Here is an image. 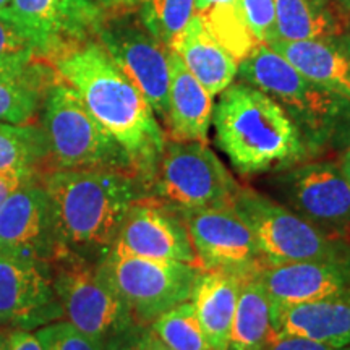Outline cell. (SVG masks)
Segmentation results:
<instances>
[{"label": "cell", "mask_w": 350, "mask_h": 350, "mask_svg": "<svg viewBox=\"0 0 350 350\" xmlns=\"http://www.w3.org/2000/svg\"><path fill=\"white\" fill-rule=\"evenodd\" d=\"M51 64L60 80L77 91L91 116L126 151L138 177L148 185L167 135L146 98L96 38L68 47Z\"/></svg>", "instance_id": "cell-1"}, {"label": "cell", "mask_w": 350, "mask_h": 350, "mask_svg": "<svg viewBox=\"0 0 350 350\" xmlns=\"http://www.w3.org/2000/svg\"><path fill=\"white\" fill-rule=\"evenodd\" d=\"M41 182L64 252L94 261L116 243L131 204L146 196L142 178L120 170L52 169Z\"/></svg>", "instance_id": "cell-2"}, {"label": "cell", "mask_w": 350, "mask_h": 350, "mask_svg": "<svg viewBox=\"0 0 350 350\" xmlns=\"http://www.w3.org/2000/svg\"><path fill=\"white\" fill-rule=\"evenodd\" d=\"M213 125L219 150L242 175L281 170L310 156L287 112L269 94L240 80L219 94Z\"/></svg>", "instance_id": "cell-3"}, {"label": "cell", "mask_w": 350, "mask_h": 350, "mask_svg": "<svg viewBox=\"0 0 350 350\" xmlns=\"http://www.w3.org/2000/svg\"><path fill=\"white\" fill-rule=\"evenodd\" d=\"M237 77L269 94L287 112L308 154L325 150L350 117V100L310 81L266 44L239 64Z\"/></svg>", "instance_id": "cell-4"}, {"label": "cell", "mask_w": 350, "mask_h": 350, "mask_svg": "<svg viewBox=\"0 0 350 350\" xmlns=\"http://www.w3.org/2000/svg\"><path fill=\"white\" fill-rule=\"evenodd\" d=\"M41 111L52 169L120 170L138 175L126 151L59 75L47 88Z\"/></svg>", "instance_id": "cell-5"}, {"label": "cell", "mask_w": 350, "mask_h": 350, "mask_svg": "<svg viewBox=\"0 0 350 350\" xmlns=\"http://www.w3.org/2000/svg\"><path fill=\"white\" fill-rule=\"evenodd\" d=\"M230 206L250 227L266 266L350 258V252L339 239L325 234L255 188L240 187Z\"/></svg>", "instance_id": "cell-6"}, {"label": "cell", "mask_w": 350, "mask_h": 350, "mask_svg": "<svg viewBox=\"0 0 350 350\" xmlns=\"http://www.w3.org/2000/svg\"><path fill=\"white\" fill-rule=\"evenodd\" d=\"M239 188V182L208 143L167 138L146 185V196L188 213L229 204Z\"/></svg>", "instance_id": "cell-7"}, {"label": "cell", "mask_w": 350, "mask_h": 350, "mask_svg": "<svg viewBox=\"0 0 350 350\" xmlns=\"http://www.w3.org/2000/svg\"><path fill=\"white\" fill-rule=\"evenodd\" d=\"M99 266L129 306L135 323L143 326L190 300L201 273L198 265L135 256L113 245L100 258Z\"/></svg>", "instance_id": "cell-8"}, {"label": "cell", "mask_w": 350, "mask_h": 350, "mask_svg": "<svg viewBox=\"0 0 350 350\" xmlns=\"http://www.w3.org/2000/svg\"><path fill=\"white\" fill-rule=\"evenodd\" d=\"M51 275L67 321L103 345L135 323L99 261L65 252L51 262Z\"/></svg>", "instance_id": "cell-9"}, {"label": "cell", "mask_w": 350, "mask_h": 350, "mask_svg": "<svg viewBox=\"0 0 350 350\" xmlns=\"http://www.w3.org/2000/svg\"><path fill=\"white\" fill-rule=\"evenodd\" d=\"M94 38L146 98L164 129L169 116L170 49L151 36L137 13L130 10L104 15Z\"/></svg>", "instance_id": "cell-10"}, {"label": "cell", "mask_w": 350, "mask_h": 350, "mask_svg": "<svg viewBox=\"0 0 350 350\" xmlns=\"http://www.w3.org/2000/svg\"><path fill=\"white\" fill-rule=\"evenodd\" d=\"M268 180L279 203L331 237L350 229V185L338 163L301 161Z\"/></svg>", "instance_id": "cell-11"}, {"label": "cell", "mask_w": 350, "mask_h": 350, "mask_svg": "<svg viewBox=\"0 0 350 350\" xmlns=\"http://www.w3.org/2000/svg\"><path fill=\"white\" fill-rule=\"evenodd\" d=\"M62 253L41 177L26 178L0 208V255L51 266Z\"/></svg>", "instance_id": "cell-12"}, {"label": "cell", "mask_w": 350, "mask_h": 350, "mask_svg": "<svg viewBox=\"0 0 350 350\" xmlns=\"http://www.w3.org/2000/svg\"><path fill=\"white\" fill-rule=\"evenodd\" d=\"M182 214L201 269L255 275L266 266L250 227L230 203Z\"/></svg>", "instance_id": "cell-13"}, {"label": "cell", "mask_w": 350, "mask_h": 350, "mask_svg": "<svg viewBox=\"0 0 350 350\" xmlns=\"http://www.w3.org/2000/svg\"><path fill=\"white\" fill-rule=\"evenodd\" d=\"M2 12L29 34L49 64L68 47L94 38L104 16L94 0H10Z\"/></svg>", "instance_id": "cell-14"}, {"label": "cell", "mask_w": 350, "mask_h": 350, "mask_svg": "<svg viewBox=\"0 0 350 350\" xmlns=\"http://www.w3.org/2000/svg\"><path fill=\"white\" fill-rule=\"evenodd\" d=\"M113 247L150 260L198 265L183 214L150 196L131 204Z\"/></svg>", "instance_id": "cell-15"}, {"label": "cell", "mask_w": 350, "mask_h": 350, "mask_svg": "<svg viewBox=\"0 0 350 350\" xmlns=\"http://www.w3.org/2000/svg\"><path fill=\"white\" fill-rule=\"evenodd\" d=\"M62 314L49 265L0 255V325L31 329Z\"/></svg>", "instance_id": "cell-16"}, {"label": "cell", "mask_w": 350, "mask_h": 350, "mask_svg": "<svg viewBox=\"0 0 350 350\" xmlns=\"http://www.w3.org/2000/svg\"><path fill=\"white\" fill-rule=\"evenodd\" d=\"M255 278L278 308L310 304L350 294V258L265 266Z\"/></svg>", "instance_id": "cell-17"}, {"label": "cell", "mask_w": 350, "mask_h": 350, "mask_svg": "<svg viewBox=\"0 0 350 350\" xmlns=\"http://www.w3.org/2000/svg\"><path fill=\"white\" fill-rule=\"evenodd\" d=\"M310 81L350 100V44L342 36L269 44Z\"/></svg>", "instance_id": "cell-18"}, {"label": "cell", "mask_w": 350, "mask_h": 350, "mask_svg": "<svg viewBox=\"0 0 350 350\" xmlns=\"http://www.w3.org/2000/svg\"><path fill=\"white\" fill-rule=\"evenodd\" d=\"M169 116L164 126L169 139L208 143L214 98L191 75L182 59L169 51Z\"/></svg>", "instance_id": "cell-19"}, {"label": "cell", "mask_w": 350, "mask_h": 350, "mask_svg": "<svg viewBox=\"0 0 350 350\" xmlns=\"http://www.w3.org/2000/svg\"><path fill=\"white\" fill-rule=\"evenodd\" d=\"M279 336H301L334 347L350 345V294L310 304L275 306Z\"/></svg>", "instance_id": "cell-20"}, {"label": "cell", "mask_w": 350, "mask_h": 350, "mask_svg": "<svg viewBox=\"0 0 350 350\" xmlns=\"http://www.w3.org/2000/svg\"><path fill=\"white\" fill-rule=\"evenodd\" d=\"M170 51L180 57L191 75L213 98L227 90L237 78L239 64L216 42L198 13L191 16L175 38Z\"/></svg>", "instance_id": "cell-21"}, {"label": "cell", "mask_w": 350, "mask_h": 350, "mask_svg": "<svg viewBox=\"0 0 350 350\" xmlns=\"http://www.w3.org/2000/svg\"><path fill=\"white\" fill-rule=\"evenodd\" d=\"M243 278L248 275L221 269H201L196 279L190 301L195 306L211 350H227Z\"/></svg>", "instance_id": "cell-22"}, {"label": "cell", "mask_w": 350, "mask_h": 350, "mask_svg": "<svg viewBox=\"0 0 350 350\" xmlns=\"http://www.w3.org/2000/svg\"><path fill=\"white\" fill-rule=\"evenodd\" d=\"M278 338L273 300L255 275L243 278L227 350H266Z\"/></svg>", "instance_id": "cell-23"}, {"label": "cell", "mask_w": 350, "mask_h": 350, "mask_svg": "<svg viewBox=\"0 0 350 350\" xmlns=\"http://www.w3.org/2000/svg\"><path fill=\"white\" fill-rule=\"evenodd\" d=\"M55 78L57 73L49 62H36L23 68L0 65V122L31 124Z\"/></svg>", "instance_id": "cell-24"}, {"label": "cell", "mask_w": 350, "mask_h": 350, "mask_svg": "<svg viewBox=\"0 0 350 350\" xmlns=\"http://www.w3.org/2000/svg\"><path fill=\"white\" fill-rule=\"evenodd\" d=\"M274 7L278 39L282 41L336 38L347 31L340 8L331 0H274Z\"/></svg>", "instance_id": "cell-25"}, {"label": "cell", "mask_w": 350, "mask_h": 350, "mask_svg": "<svg viewBox=\"0 0 350 350\" xmlns=\"http://www.w3.org/2000/svg\"><path fill=\"white\" fill-rule=\"evenodd\" d=\"M51 169L49 142L42 126L0 122V174L42 177Z\"/></svg>", "instance_id": "cell-26"}, {"label": "cell", "mask_w": 350, "mask_h": 350, "mask_svg": "<svg viewBox=\"0 0 350 350\" xmlns=\"http://www.w3.org/2000/svg\"><path fill=\"white\" fill-rule=\"evenodd\" d=\"M198 15L219 46L237 64L261 44L247 23L242 2L221 3Z\"/></svg>", "instance_id": "cell-27"}, {"label": "cell", "mask_w": 350, "mask_h": 350, "mask_svg": "<svg viewBox=\"0 0 350 350\" xmlns=\"http://www.w3.org/2000/svg\"><path fill=\"white\" fill-rule=\"evenodd\" d=\"M150 329L169 350H211L190 300L161 314L151 323Z\"/></svg>", "instance_id": "cell-28"}, {"label": "cell", "mask_w": 350, "mask_h": 350, "mask_svg": "<svg viewBox=\"0 0 350 350\" xmlns=\"http://www.w3.org/2000/svg\"><path fill=\"white\" fill-rule=\"evenodd\" d=\"M135 10L148 33L170 49L195 15V0H142Z\"/></svg>", "instance_id": "cell-29"}, {"label": "cell", "mask_w": 350, "mask_h": 350, "mask_svg": "<svg viewBox=\"0 0 350 350\" xmlns=\"http://www.w3.org/2000/svg\"><path fill=\"white\" fill-rule=\"evenodd\" d=\"M36 62L47 60L42 59L29 34L15 20L0 12V65L23 68Z\"/></svg>", "instance_id": "cell-30"}, {"label": "cell", "mask_w": 350, "mask_h": 350, "mask_svg": "<svg viewBox=\"0 0 350 350\" xmlns=\"http://www.w3.org/2000/svg\"><path fill=\"white\" fill-rule=\"evenodd\" d=\"M44 350H104V345L81 332L68 321L41 326L36 332Z\"/></svg>", "instance_id": "cell-31"}, {"label": "cell", "mask_w": 350, "mask_h": 350, "mask_svg": "<svg viewBox=\"0 0 350 350\" xmlns=\"http://www.w3.org/2000/svg\"><path fill=\"white\" fill-rule=\"evenodd\" d=\"M245 18L261 44H273L278 41V26H275L274 0H240Z\"/></svg>", "instance_id": "cell-32"}, {"label": "cell", "mask_w": 350, "mask_h": 350, "mask_svg": "<svg viewBox=\"0 0 350 350\" xmlns=\"http://www.w3.org/2000/svg\"><path fill=\"white\" fill-rule=\"evenodd\" d=\"M154 336L150 326L131 323L104 342V350H152Z\"/></svg>", "instance_id": "cell-33"}, {"label": "cell", "mask_w": 350, "mask_h": 350, "mask_svg": "<svg viewBox=\"0 0 350 350\" xmlns=\"http://www.w3.org/2000/svg\"><path fill=\"white\" fill-rule=\"evenodd\" d=\"M266 350H350L349 347H334V345L318 342V340L301 338V336H279Z\"/></svg>", "instance_id": "cell-34"}, {"label": "cell", "mask_w": 350, "mask_h": 350, "mask_svg": "<svg viewBox=\"0 0 350 350\" xmlns=\"http://www.w3.org/2000/svg\"><path fill=\"white\" fill-rule=\"evenodd\" d=\"M7 350H44L38 336L28 329H16L5 334Z\"/></svg>", "instance_id": "cell-35"}, {"label": "cell", "mask_w": 350, "mask_h": 350, "mask_svg": "<svg viewBox=\"0 0 350 350\" xmlns=\"http://www.w3.org/2000/svg\"><path fill=\"white\" fill-rule=\"evenodd\" d=\"M36 177V175H18V174H0V208L5 203L8 196L23 183L26 178Z\"/></svg>", "instance_id": "cell-36"}, {"label": "cell", "mask_w": 350, "mask_h": 350, "mask_svg": "<svg viewBox=\"0 0 350 350\" xmlns=\"http://www.w3.org/2000/svg\"><path fill=\"white\" fill-rule=\"evenodd\" d=\"M96 3L100 7L103 12H125V10H133L138 7V3L142 0H94Z\"/></svg>", "instance_id": "cell-37"}, {"label": "cell", "mask_w": 350, "mask_h": 350, "mask_svg": "<svg viewBox=\"0 0 350 350\" xmlns=\"http://www.w3.org/2000/svg\"><path fill=\"white\" fill-rule=\"evenodd\" d=\"M232 2H240V0H195V13H204L214 5L232 3Z\"/></svg>", "instance_id": "cell-38"}, {"label": "cell", "mask_w": 350, "mask_h": 350, "mask_svg": "<svg viewBox=\"0 0 350 350\" xmlns=\"http://www.w3.org/2000/svg\"><path fill=\"white\" fill-rule=\"evenodd\" d=\"M339 167H340V170H342L345 180H347L350 185V150L344 152L342 159H340V163H339Z\"/></svg>", "instance_id": "cell-39"}, {"label": "cell", "mask_w": 350, "mask_h": 350, "mask_svg": "<svg viewBox=\"0 0 350 350\" xmlns=\"http://www.w3.org/2000/svg\"><path fill=\"white\" fill-rule=\"evenodd\" d=\"M332 2H334L336 5L340 8V10L349 13L350 15V0H332Z\"/></svg>", "instance_id": "cell-40"}, {"label": "cell", "mask_w": 350, "mask_h": 350, "mask_svg": "<svg viewBox=\"0 0 350 350\" xmlns=\"http://www.w3.org/2000/svg\"><path fill=\"white\" fill-rule=\"evenodd\" d=\"M152 350H169V349H165L163 344L159 342V340H157L156 338H154V340H152Z\"/></svg>", "instance_id": "cell-41"}, {"label": "cell", "mask_w": 350, "mask_h": 350, "mask_svg": "<svg viewBox=\"0 0 350 350\" xmlns=\"http://www.w3.org/2000/svg\"><path fill=\"white\" fill-rule=\"evenodd\" d=\"M0 350H7V339L5 334H2V332H0Z\"/></svg>", "instance_id": "cell-42"}, {"label": "cell", "mask_w": 350, "mask_h": 350, "mask_svg": "<svg viewBox=\"0 0 350 350\" xmlns=\"http://www.w3.org/2000/svg\"><path fill=\"white\" fill-rule=\"evenodd\" d=\"M8 3H10V0H0V12H2V10H5Z\"/></svg>", "instance_id": "cell-43"}, {"label": "cell", "mask_w": 350, "mask_h": 350, "mask_svg": "<svg viewBox=\"0 0 350 350\" xmlns=\"http://www.w3.org/2000/svg\"><path fill=\"white\" fill-rule=\"evenodd\" d=\"M345 38H347V41H349V44H350V23H349V26H347V31H345Z\"/></svg>", "instance_id": "cell-44"}]
</instances>
